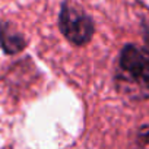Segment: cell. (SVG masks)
Segmentation results:
<instances>
[{"label":"cell","instance_id":"6da1fadb","mask_svg":"<svg viewBox=\"0 0 149 149\" xmlns=\"http://www.w3.org/2000/svg\"><path fill=\"white\" fill-rule=\"evenodd\" d=\"M116 88L129 100L149 98V51L136 44L123 47L114 74Z\"/></svg>","mask_w":149,"mask_h":149},{"label":"cell","instance_id":"277c9868","mask_svg":"<svg viewBox=\"0 0 149 149\" xmlns=\"http://www.w3.org/2000/svg\"><path fill=\"white\" fill-rule=\"evenodd\" d=\"M133 149H149V124L142 126L134 136Z\"/></svg>","mask_w":149,"mask_h":149},{"label":"cell","instance_id":"7a4b0ae2","mask_svg":"<svg viewBox=\"0 0 149 149\" xmlns=\"http://www.w3.org/2000/svg\"><path fill=\"white\" fill-rule=\"evenodd\" d=\"M60 32L74 45H85L94 35V22L91 16L70 2H66L60 8L58 13Z\"/></svg>","mask_w":149,"mask_h":149},{"label":"cell","instance_id":"3957f363","mask_svg":"<svg viewBox=\"0 0 149 149\" xmlns=\"http://www.w3.org/2000/svg\"><path fill=\"white\" fill-rule=\"evenodd\" d=\"M0 47L8 54H16L25 48V38L9 22H0Z\"/></svg>","mask_w":149,"mask_h":149}]
</instances>
